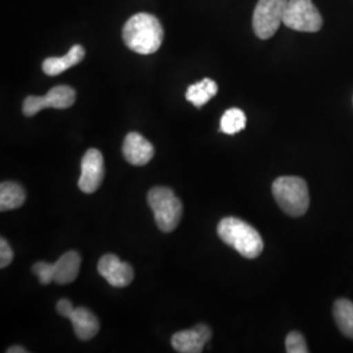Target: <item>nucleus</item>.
I'll return each instance as SVG.
<instances>
[{
    "label": "nucleus",
    "instance_id": "f3484780",
    "mask_svg": "<svg viewBox=\"0 0 353 353\" xmlns=\"http://www.w3.org/2000/svg\"><path fill=\"white\" fill-rule=\"evenodd\" d=\"M334 318L341 332L353 339V303L345 299H339L334 303Z\"/></svg>",
    "mask_w": 353,
    "mask_h": 353
},
{
    "label": "nucleus",
    "instance_id": "dca6fc26",
    "mask_svg": "<svg viewBox=\"0 0 353 353\" xmlns=\"http://www.w3.org/2000/svg\"><path fill=\"white\" fill-rule=\"evenodd\" d=\"M217 93V84L214 80L205 77L202 81L192 84L186 92V100L196 108H202Z\"/></svg>",
    "mask_w": 353,
    "mask_h": 353
},
{
    "label": "nucleus",
    "instance_id": "20e7f679",
    "mask_svg": "<svg viewBox=\"0 0 353 353\" xmlns=\"http://www.w3.org/2000/svg\"><path fill=\"white\" fill-rule=\"evenodd\" d=\"M148 204L154 214L156 224L161 232L170 233L178 227L183 205L173 190L153 188L148 192Z\"/></svg>",
    "mask_w": 353,
    "mask_h": 353
},
{
    "label": "nucleus",
    "instance_id": "7ed1b4c3",
    "mask_svg": "<svg viewBox=\"0 0 353 353\" xmlns=\"http://www.w3.org/2000/svg\"><path fill=\"white\" fill-rule=\"evenodd\" d=\"M272 194L279 207L293 217L303 216L309 208V189L300 176H280L275 179Z\"/></svg>",
    "mask_w": 353,
    "mask_h": 353
},
{
    "label": "nucleus",
    "instance_id": "f257e3e1",
    "mask_svg": "<svg viewBox=\"0 0 353 353\" xmlns=\"http://www.w3.org/2000/svg\"><path fill=\"white\" fill-rule=\"evenodd\" d=\"M122 37L130 50L141 55H150L161 48L164 29L156 16L140 12L127 20Z\"/></svg>",
    "mask_w": 353,
    "mask_h": 353
},
{
    "label": "nucleus",
    "instance_id": "6e6552de",
    "mask_svg": "<svg viewBox=\"0 0 353 353\" xmlns=\"http://www.w3.org/2000/svg\"><path fill=\"white\" fill-rule=\"evenodd\" d=\"M105 176L103 156L96 148L85 152L81 160V176L79 178V189L85 194H93L101 186Z\"/></svg>",
    "mask_w": 353,
    "mask_h": 353
},
{
    "label": "nucleus",
    "instance_id": "423d86ee",
    "mask_svg": "<svg viewBox=\"0 0 353 353\" xmlns=\"http://www.w3.org/2000/svg\"><path fill=\"white\" fill-rule=\"evenodd\" d=\"M288 0H259L252 14V29L255 36L268 39L283 24Z\"/></svg>",
    "mask_w": 353,
    "mask_h": 353
},
{
    "label": "nucleus",
    "instance_id": "f8f14e48",
    "mask_svg": "<svg viewBox=\"0 0 353 353\" xmlns=\"http://www.w3.org/2000/svg\"><path fill=\"white\" fill-rule=\"evenodd\" d=\"M68 319L72 322L76 336L80 341H90L100 331V321L87 307H75Z\"/></svg>",
    "mask_w": 353,
    "mask_h": 353
},
{
    "label": "nucleus",
    "instance_id": "9b49d317",
    "mask_svg": "<svg viewBox=\"0 0 353 353\" xmlns=\"http://www.w3.org/2000/svg\"><path fill=\"white\" fill-rule=\"evenodd\" d=\"M122 152L127 163L135 166L148 164L154 156L153 145L138 132L127 134Z\"/></svg>",
    "mask_w": 353,
    "mask_h": 353
},
{
    "label": "nucleus",
    "instance_id": "ddd939ff",
    "mask_svg": "<svg viewBox=\"0 0 353 353\" xmlns=\"http://www.w3.org/2000/svg\"><path fill=\"white\" fill-rule=\"evenodd\" d=\"M80 265H81V256L79 252H64L55 263H52L54 283L59 285L72 283L79 275Z\"/></svg>",
    "mask_w": 353,
    "mask_h": 353
},
{
    "label": "nucleus",
    "instance_id": "1a4fd4ad",
    "mask_svg": "<svg viewBox=\"0 0 353 353\" xmlns=\"http://www.w3.org/2000/svg\"><path fill=\"white\" fill-rule=\"evenodd\" d=\"M97 270L102 278L115 288L127 287L134 280L132 267L114 254H105L97 265Z\"/></svg>",
    "mask_w": 353,
    "mask_h": 353
},
{
    "label": "nucleus",
    "instance_id": "4468645a",
    "mask_svg": "<svg viewBox=\"0 0 353 353\" xmlns=\"http://www.w3.org/2000/svg\"><path fill=\"white\" fill-rule=\"evenodd\" d=\"M85 57V50L81 45H74L63 57H51L43 61L42 70L46 75L57 76L63 74L68 68L80 63Z\"/></svg>",
    "mask_w": 353,
    "mask_h": 353
},
{
    "label": "nucleus",
    "instance_id": "4be33fe9",
    "mask_svg": "<svg viewBox=\"0 0 353 353\" xmlns=\"http://www.w3.org/2000/svg\"><path fill=\"white\" fill-rule=\"evenodd\" d=\"M74 305L70 301V300H61V301H58L57 303V312L61 314V316H64V318H68V316L72 314V312H74Z\"/></svg>",
    "mask_w": 353,
    "mask_h": 353
},
{
    "label": "nucleus",
    "instance_id": "f03ea898",
    "mask_svg": "<svg viewBox=\"0 0 353 353\" xmlns=\"http://www.w3.org/2000/svg\"><path fill=\"white\" fill-rule=\"evenodd\" d=\"M217 234L224 243L248 259H254L263 252V240L259 232L239 217H225L217 225Z\"/></svg>",
    "mask_w": 353,
    "mask_h": 353
},
{
    "label": "nucleus",
    "instance_id": "5701e85b",
    "mask_svg": "<svg viewBox=\"0 0 353 353\" xmlns=\"http://www.w3.org/2000/svg\"><path fill=\"white\" fill-rule=\"evenodd\" d=\"M8 353H26L28 351H26V348H23V347H11L8 351H7Z\"/></svg>",
    "mask_w": 353,
    "mask_h": 353
},
{
    "label": "nucleus",
    "instance_id": "a211bd4d",
    "mask_svg": "<svg viewBox=\"0 0 353 353\" xmlns=\"http://www.w3.org/2000/svg\"><path fill=\"white\" fill-rule=\"evenodd\" d=\"M220 126L223 132L234 135L246 127V115L239 108H232L223 115Z\"/></svg>",
    "mask_w": 353,
    "mask_h": 353
},
{
    "label": "nucleus",
    "instance_id": "6ab92c4d",
    "mask_svg": "<svg viewBox=\"0 0 353 353\" xmlns=\"http://www.w3.org/2000/svg\"><path fill=\"white\" fill-rule=\"evenodd\" d=\"M285 351L288 353H307L309 348L303 335L297 331H292L285 339Z\"/></svg>",
    "mask_w": 353,
    "mask_h": 353
},
{
    "label": "nucleus",
    "instance_id": "2eb2a0df",
    "mask_svg": "<svg viewBox=\"0 0 353 353\" xmlns=\"http://www.w3.org/2000/svg\"><path fill=\"white\" fill-rule=\"evenodd\" d=\"M26 199L24 188L12 181L1 182L0 185V211L6 212L21 207Z\"/></svg>",
    "mask_w": 353,
    "mask_h": 353
},
{
    "label": "nucleus",
    "instance_id": "39448f33",
    "mask_svg": "<svg viewBox=\"0 0 353 353\" xmlns=\"http://www.w3.org/2000/svg\"><path fill=\"white\" fill-rule=\"evenodd\" d=\"M283 24L296 32L316 33L323 26V19L313 0H288Z\"/></svg>",
    "mask_w": 353,
    "mask_h": 353
},
{
    "label": "nucleus",
    "instance_id": "9d476101",
    "mask_svg": "<svg viewBox=\"0 0 353 353\" xmlns=\"http://www.w3.org/2000/svg\"><path fill=\"white\" fill-rule=\"evenodd\" d=\"M212 332L208 326L198 325L190 330L179 331L173 335L172 345L179 353H201L210 341Z\"/></svg>",
    "mask_w": 353,
    "mask_h": 353
},
{
    "label": "nucleus",
    "instance_id": "0eeeda50",
    "mask_svg": "<svg viewBox=\"0 0 353 353\" xmlns=\"http://www.w3.org/2000/svg\"><path fill=\"white\" fill-rule=\"evenodd\" d=\"M75 101V89L58 85L51 88L45 96H28L23 105V113L26 117H33L43 109H68Z\"/></svg>",
    "mask_w": 353,
    "mask_h": 353
},
{
    "label": "nucleus",
    "instance_id": "412c9836",
    "mask_svg": "<svg viewBox=\"0 0 353 353\" xmlns=\"http://www.w3.org/2000/svg\"><path fill=\"white\" fill-rule=\"evenodd\" d=\"M13 261V250L11 246L8 245V242L1 239L0 240V267L6 268L11 265Z\"/></svg>",
    "mask_w": 353,
    "mask_h": 353
},
{
    "label": "nucleus",
    "instance_id": "aec40b11",
    "mask_svg": "<svg viewBox=\"0 0 353 353\" xmlns=\"http://www.w3.org/2000/svg\"><path fill=\"white\" fill-rule=\"evenodd\" d=\"M33 272H34V275H37L38 280L42 285H48L54 281L52 263L37 262L33 265Z\"/></svg>",
    "mask_w": 353,
    "mask_h": 353
}]
</instances>
